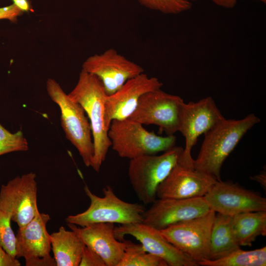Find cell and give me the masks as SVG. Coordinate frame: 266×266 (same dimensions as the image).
Returning a JSON list of instances; mask_svg holds the SVG:
<instances>
[{"label": "cell", "mask_w": 266, "mask_h": 266, "mask_svg": "<svg viewBox=\"0 0 266 266\" xmlns=\"http://www.w3.org/2000/svg\"><path fill=\"white\" fill-rule=\"evenodd\" d=\"M142 6L166 14H178L191 9L192 3L183 0H136Z\"/></svg>", "instance_id": "d4e9b609"}, {"label": "cell", "mask_w": 266, "mask_h": 266, "mask_svg": "<svg viewBox=\"0 0 266 266\" xmlns=\"http://www.w3.org/2000/svg\"><path fill=\"white\" fill-rule=\"evenodd\" d=\"M84 191L90 200L89 207L83 212L68 216L66 218L67 224L83 227L100 223L123 225L143 222L144 206L121 200L110 186L103 189L102 197L93 193L86 185Z\"/></svg>", "instance_id": "277c9868"}, {"label": "cell", "mask_w": 266, "mask_h": 266, "mask_svg": "<svg viewBox=\"0 0 266 266\" xmlns=\"http://www.w3.org/2000/svg\"><path fill=\"white\" fill-rule=\"evenodd\" d=\"M204 197L211 210L231 217L266 210L265 198L231 182L217 181Z\"/></svg>", "instance_id": "7c38bea8"}, {"label": "cell", "mask_w": 266, "mask_h": 266, "mask_svg": "<svg viewBox=\"0 0 266 266\" xmlns=\"http://www.w3.org/2000/svg\"><path fill=\"white\" fill-rule=\"evenodd\" d=\"M214 4L226 8H232L237 3V0H211Z\"/></svg>", "instance_id": "4dcf8cb0"}, {"label": "cell", "mask_w": 266, "mask_h": 266, "mask_svg": "<svg viewBox=\"0 0 266 266\" xmlns=\"http://www.w3.org/2000/svg\"><path fill=\"white\" fill-rule=\"evenodd\" d=\"M47 93L61 110V125L66 137L76 148L85 165L91 166L94 153L91 127L82 106L72 100L54 79L46 82Z\"/></svg>", "instance_id": "5b68a950"}, {"label": "cell", "mask_w": 266, "mask_h": 266, "mask_svg": "<svg viewBox=\"0 0 266 266\" xmlns=\"http://www.w3.org/2000/svg\"><path fill=\"white\" fill-rule=\"evenodd\" d=\"M36 174L29 172L9 180L0 189V208L19 228L29 223L39 212Z\"/></svg>", "instance_id": "30bf717a"}, {"label": "cell", "mask_w": 266, "mask_h": 266, "mask_svg": "<svg viewBox=\"0 0 266 266\" xmlns=\"http://www.w3.org/2000/svg\"><path fill=\"white\" fill-rule=\"evenodd\" d=\"M25 260L26 266H56L54 257L50 254L43 257H34Z\"/></svg>", "instance_id": "f1b7e54d"}, {"label": "cell", "mask_w": 266, "mask_h": 266, "mask_svg": "<svg viewBox=\"0 0 266 266\" xmlns=\"http://www.w3.org/2000/svg\"><path fill=\"white\" fill-rule=\"evenodd\" d=\"M163 83L144 72L128 80L118 91L107 96L104 103V127L108 132L113 120L129 118L140 98L145 93L161 89Z\"/></svg>", "instance_id": "9a60e30c"}, {"label": "cell", "mask_w": 266, "mask_h": 266, "mask_svg": "<svg viewBox=\"0 0 266 266\" xmlns=\"http://www.w3.org/2000/svg\"><path fill=\"white\" fill-rule=\"evenodd\" d=\"M224 118L211 97L197 102L186 103L183 101L179 114L178 132L184 137L185 145L178 162L194 165L191 150L199 137Z\"/></svg>", "instance_id": "ba28073f"}, {"label": "cell", "mask_w": 266, "mask_h": 266, "mask_svg": "<svg viewBox=\"0 0 266 266\" xmlns=\"http://www.w3.org/2000/svg\"><path fill=\"white\" fill-rule=\"evenodd\" d=\"M143 214V223L158 230L203 215L211 209L204 197L158 199Z\"/></svg>", "instance_id": "4fadbf2b"}, {"label": "cell", "mask_w": 266, "mask_h": 266, "mask_svg": "<svg viewBox=\"0 0 266 266\" xmlns=\"http://www.w3.org/2000/svg\"><path fill=\"white\" fill-rule=\"evenodd\" d=\"M23 11L13 3L10 5L0 7V20L7 19L15 22L17 18L21 15Z\"/></svg>", "instance_id": "83f0119b"}, {"label": "cell", "mask_w": 266, "mask_h": 266, "mask_svg": "<svg viewBox=\"0 0 266 266\" xmlns=\"http://www.w3.org/2000/svg\"><path fill=\"white\" fill-rule=\"evenodd\" d=\"M85 245L96 252L102 259L106 266H118L126 247V240H118L114 234V224L100 223L78 227L67 224Z\"/></svg>", "instance_id": "e0dca14e"}, {"label": "cell", "mask_w": 266, "mask_h": 266, "mask_svg": "<svg viewBox=\"0 0 266 266\" xmlns=\"http://www.w3.org/2000/svg\"><path fill=\"white\" fill-rule=\"evenodd\" d=\"M11 221L10 215L0 208V245L16 257V235L11 226Z\"/></svg>", "instance_id": "484cf974"}, {"label": "cell", "mask_w": 266, "mask_h": 266, "mask_svg": "<svg viewBox=\"0 0 266 266\" xmlns=\"http://www.w3.org/2000/svg\"><path fill=\"white\" fill-rule=\"evenodd\" d=\"M202 266H265L266 247L249 251L240 248L216 260H207L198 263Z\"/></svg>", "instance_id": "7402d4cb"}, {"label": "cell", "mask_w": 266, "mask_h": 266, "mask_svg": "<svg viewBox=\"0 0 266 266\" xmlns=\"http://www.w3.org/2000/svg\"><path fill=\"white\" fill-rule=\"evenodd\" d=\"M79 266H106L101 258L86 245L84 248Z\"/></svg>", "instance_id": "4316f807"}, {"label": "cell", "mask_w": 266, "mask_h": 266, "mask_svg": "<svg viewBox=\"0 0 266 266\" xmlns=\"http://www.w3.org/2000/svg\"><path fill=\"white\" fill-rule=\"evenodd\" d=\"M82 69L100 80L108 96L118 91L128 80L144 71L140 66L113 48L88 58Z\"/></svg>", "instance_id": "8fae6325"}, {"label": "cell", "mask_w": 266, "mask_h": 266, "mask_svg": "<svg viewBox=\"0 0 266 266\" xmlns=\"http://www.w3.org/2000/svg\"><path fill=\"white\" fill-rule=\"evenodd\" d=\"M252 180H255L260 183L262 186L266 189V173L263 171L260 174L251 178Z\"/></svg>", "instance_id": "1f68e13d"}, {"label": "cell", "mask_w": 266, "mask_h": 266, "mask_svg": "<svg viewBox=\"0 0 266 266\" xmlns=\"http://www.w3.org/2000/svg\"><path fill=\"white\" fill-rule=\"evenodd\" d=\"M184 101L179 96L157 89L147 92L139 99L129 118L142 125H154L166 135L178 132L179 114Z\"/></svg>", "instance_id": "9c48e42d"}, {"label": "cell", "mask_w": 266, "mask_h": 266, "mask_svg": "<svg viewBox=\"0 0 266 266\" xmlns=\"http://www.w3.org/2000/svg\"><path fill=\"white\" fill-rule=\"evenodd\" d=\"M28 150V142L21 131L12 133L0 124V156Z\"/></svg>", "instance_id": "cb8c5ba5"}, {"label": "cell", "mask_w": 266, "mask_h": 266, "mask_svg": "<svg viewBox=\"0 0 266 266\" xmlns=\"http://www.w3.org/2000/svg\"><path fill=\"white\" fill-rule=\"evenodd\" d=\"M231 227L240 246H251L257 237L266 235V210L243 212L232 216Z\"/></svg>", "instance_id": "ffe728a7"}, {"label": "cell", "mask_w": 266, "mask_h": 266, "mask_svg": "<svg viewBox=\"0 0 266 266\" xmlns=\"http://www.w3.org/2000/svg\"><path fill=\"white\" fill-rule=\"evenodd\" d=\"M217 181L194 166L177 163L157 190L158 199H190L204 197Z\"/></svg>", "instance_id": "5bb4252c"}, {"label": "cell", "mask_w": 266, "mask_h": 266, "mask_svg": "<svg viewBox=\"0 0 266 266\" xmlns=\"http://www.w3.org/2000/svg\"><path fill=\"white\" fill-rule=\"evenodd\" d=\"M183 0L192 2V1H196V0Z\"/></svg>", "instance_id": "836d02e7"}, {"label": "cell", "mask_w": 266, "mask_h": 266, "mask_svg": "<svg viewBox=\"0 0 266 266\" xmlns=\"http://www.w3.org/2000/svg\"><path fill=\"white\" fill-rule=\"evenodd\" d=\"M231 219V216L216 213L211 232L209 260L221 258L240 248L233 233Z\"/></svg>", "instance_id": "44dd1931"}, {"label": "cell", "mask_w": 266, "mask_h": 266, "mask_svg": "<svg viewBox=\"0 0 266 266\" xmlns=\"http://www.w3.org/2000/svg\"><path fill=\"white\" fill-rule=\"evenodd\" d=\"M68 96L82 106L89 118L94 147L91 167L99 172L111 146L104 127V103L108 95L100 80L82 69L76 85Z\"/></svg>", "instance_id": "7a4b0ae2"}, {"label": "cell", "mask_w": 266, "mask_h": 266, "mask_svg": "<svg viewBox=\"0 0 266 266\" xmlns=\"http://www.w3.org/2000/svg\"><path fill=\"white\" fill-rule=\"evenodd\" d=\"M161 258L146 251L142 245L126 240L124 255L118 266H167Z\"/></svg>", "instance_id": "603a6c76"}, {"label": "cell", "mask_w": 266, "mask_h": 266, "mask_svg": "<svg viewBox=\"0 0 266 266\" xmlns=\"http://www.w3.org/2000/svg\"><path fill=\"white\" fill-rule=\"evenodd\" d=\"M119 240L129 235L138 240L147 252L163 259L169 266H197V263L167 241L158 230L143 222L119 225L114 228Z\"/></svg>", "instance_id": "2e32d148"}, {"label": "cell", "mask_w": 266, "mask_h": 266, "mask_svg": "<svg viewBox=\"0 0 266 266\" xmlns=\"http://www.w3.org/2000/svg\"><path fill=\"white\" fill-rule=\"evenodd\" d=\"M111 146L121 158L133 159L155 155L175 146L174 135L162 136L149 132L140 123L129 118L113 120L108 130Z\"/></svg>", "instance_id": "3957f363"}, {"label": "cell", "mask_w": 266, "mask_h": 266, "mask_svg": "<svg viewBox=\"0 0 266 266\" xmlns=\"http://www.w3.org/2000/svg\"><path fill=\"white\" fill-rule=\"evenodd\" d=\"M215 214L211 210L203 215L174 224L159 231L167 241L198 264L209 260Z\"/></svg>", "instance_id": "52a82bcc"}, {"label": "cell", "mask_w": 266, "mask_h": 266, "mask_svg": "<svg viewBox=\"0 0 266 266\" xmlns=\"http://www.w3.org/2000/svg\"><path fill=\"white\" fill-rule=\"evenodd\" d=\"M50 215L39 211L27 225L19 228L16 235V257L25 259L43 257L51 250L50 234L47 231Z\"/></svg>", "instance_id": "ac0fdd59"}, {"label": "cell", "mask_w": 266, "mask_h": 266, "mask_svg": "<svg viewBox=\"0 0 266 266\" xmlns=\"http://www.w3.org/2000/svg\"><path fill=\"white\" fill-rule=\"evenodd\" d=\"M257 0L261 1V2H262L264 3H266V0Z\"/></svg>", "instance_id": "e575fe53"}, {"label": "cell", "mask_w": 266, "mask_h": 266, "mask_svg": "<svg viewBox=\"0 0 266 266\" xmlns=\"http://www.w3.org/2000/svg\"><path fill=\"white\" fill-rule=\"evenodd\" d=\"M183 148L174 146L160 155H147L130 159L128 174L131 186L144 204L157 198L159 185L178 163Z\"/></svg>", "instance_id": "8992f818"}, {"label": "cell", "mask_w": 266, "mask_h": 266, "mask_svg": "<svg viewBox=\"0 0 266 266\" xmlns=\"http://www.w3.org/2000/svg\"><path fill=\"white\" fill-rule=\"evenodd\" d=\"M51 250L56 266H78L85 245L73 231L62 226L50 234Z\"/></svg>", "instance_id": "d6986e66"}, {"label": "cell", "mask_w": 266, "mask_h": 266, "mask_svg": "<svg viewBox=\"0 0 266 266\" xmlns=\"http://www.w3.org/2000/svg\"><path fill=\"white\" fill-rule=\"evenodd\" d=\"M260 119L251 113L242 119L220 121L204 133V137L196 159L194 167L221 179L222 165L246 133Z\"/></svg>", "instance_id": "6da1fadb"}, {"label": "cell", "mask_w": 266, "mask_h": 266, "mask_svg": "<svg viewBox=\"0 0 266 266\" xmlns=\"http://www.w3.org/2000/svg\"><path fill=\"white\" fill-rule=\"evenodd\" d=\"M17 258L8 254L0 245V266H20Z\"/></svg>", "instance_id": "f546056e"}, {"label": "cell", "mask_w": 266, "mask_h": 266, "mask_svg": "<svg viewBox=\"0 0 266 266\" xmlns=\"http://www.w3.org/2000/svg\"><path fill=\"white\" fill-rule=\"evenodd\" d=\"M14 4L23 11H27L30 9V5L27 0H13Z\"/></svg>", "instance_id": "d6a6232c"}]
</instances>
